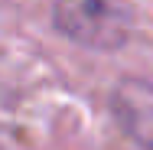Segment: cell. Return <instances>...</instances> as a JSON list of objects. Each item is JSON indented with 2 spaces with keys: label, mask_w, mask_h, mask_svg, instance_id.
I'll list each match as a JSON object with an SVG mask.
<instances>
[{
  "label": "cell",
  "mask_w": 153,
  "mask_h": 150,
  "mask_svg": "<svg viewBox=\"0 0 153 150\" xmlns=\"http://www.w3.org/2000/svg\"><path fill=\"white\" fill-rule=\"evenodd\" d=\"M52 20L62 36L88 49H117L134 26V13L124 0H56Z\"/></svg>",
  "instance_id": "6da1fadb"
}]
</instances>
